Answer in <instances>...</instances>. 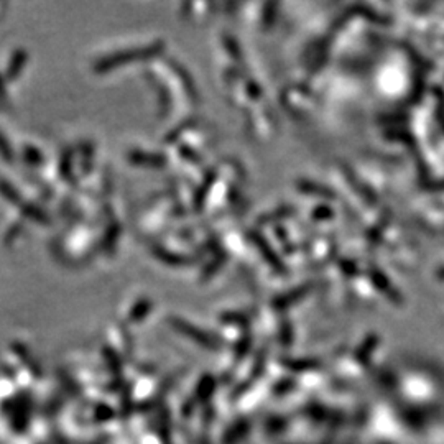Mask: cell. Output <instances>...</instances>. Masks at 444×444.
<instances>
[{
	"instance_id": "4",
	"label": "cell",
	"mask_w": 444,
	"mask_h": 444,
	"mask_svg": "<svg viewBox=\"0 0 444 444\" xmlns=\"http://www.w3.org/2000/svg\"><path fill=\"white\" fill-rule=\"evenodd\" d=\"M250 236H252L250 237L252 242L255 243V247L260 250V254L263 255V259L267 260V263L270 265V267H273L275 270H278V272H285V267L281 265V260L278 259V255L272 250L270 243L265 241V239L260 236V234H257V232H252Z\"/></svg>"
},
{
	"instance_id": "20",
	"label": "cell",
	"mask_w": 444,
	"mask_h": 444,
	"mask_svg": "<svg viewBox=\"0 0 444 444\" xmlns=\"http://www.w3.org/2000/svg\"><path fill=\"white\" fill-rule=\"evenodd\" d=\"M20 232H21V225H20V224L12 225V228L8 229V232H7V236H6V243H14L15 239L20 236Z\"/></svg>"
},
{
	"instance_id": "11",
	"label": "cell",
	"mask_w": 444,
	"mask_h": 444,
	"mask_svg": "<svg viewBox=\"0 0 444 444\" xmlns=\"http://www.w3.org/2000/svg\"><path fill=\"white\" fill-rule=\"evenodd\" d=\"M0 194H2L10 204H15V206H20V204L25 201V199L21 198V194L19 193V189L6 180H0Z\"/></svg>"
},
{
	"instance_id": "8",
	"label": "cell",
	"mask_w": 444,
	"mask_h": 444,
	"mask_svg": "<svg viewBox=\"0 0 444 444\" xmlns=\"http://www.w3.org/2000/svg\"><path fill=\"white\" fill-rule=\"evenodd\" d=\"M19 207H20V212H21V214H24L25 217H27V219L38 222V224H41V225H50V224H51L50 216H48L46 212L43 211L41 207H38L37 204L24 201V203L20 204Z\"/></svg>"
},
{
	"instance_id": "6",
	"label": "cell",
	"mask_w": 444,
	"mask_h": 444,
	"mask_svg": "<svg viewBox=\"0 0 444 444\" xmlns=\"http://www.w3.org/2000/svg\"><path fill=\"white\" fill-rule=\"evenodd\" d=\"M28 61V53L25 50H17L14 55H12L10 61H8V66L6 71V80L7 81H15L17 77L20 76V73L24 71L25 66H27Z\"/></svg>"
},
{
	"instance_id": "14",
	"label": "cell",
	"mask_w": 444,
	"mask_h": 444,
	"mask_svg": "<svg viewBox=\"0 0 444 444\" xmlns=\"http://www.w3.org/2000/svg\"><path fill=\"white\" fill-rule=\"evenodd\" d=\"M73 156L71 151L66 150L63 155H61V162H59V173L64 180L71 183L73 181Z\"/></svg>"
},
{
	"instance_id": "22",
	"label": "cell",
	"mask_w": 444,
	"mask_h": 444,
	"mask_svg": "<svg viewBox=\"0 0 444 444\" xmlns=\"http://www.w3.org/2000/svg\"><path fill=\"white\" fill-rule=\"evenodd\" d=\"M433 189H444V181L438 183V185H436V186H433Z\"/></svg>"
},
{
	"instance_id": "18",
	"label": "cell",
	"mask_w": 444,
	"mask_h": 444,
	"mask_svg": "<svg viewBox=\"0 0 444 444\" xmlns=\"http://www.w3.org/2000/svg\"><path fill=\"white\" fill-rule=\"evenodd\" d=\"M224 45H225V48H228L229 55L232 56L234 59H241L242 58L241 46H239V43L236 41V38L229 37V35H225V37H224Z\"/></svg>"
},
{
	"instance_id": "23",
	"label": "cell",
	"mask_w": 444,
	"mask_h": 444,
	"mask_svg": "<svg viewBox=\"0 0 444 444\" xmlns=\"http://www.w3.org/2000/svg\"><path fill=\"white\" fill-rule=\"evenodd\" d=\"M438 278H439V280H444V268H441L438 272Z\"/></svg>"
},
{
	"instance_id": "5",
	"label": "cell",
	"mask_w": 444,
	"mask_h": 444,
	"mask_svg": "<svg viewBox=\"0 0 444 444\" xmlns=\"http://www.w3.org/2000/svg\"><path fill=\"white\" fill-rule=\"evenodd\" d=\"M154 255L167 265H172V267H183V265H189L191 262L189 257L176 254V252H173L172 249H167V247H162V246L154 247Z\"/></svg>"
},
{
	"instance_id": "3",
	"label": "cell",
	"mask_w": 444,
	"mask_h": 444,
	"mask_svg": "<svg viewBox=\"0 0 444 444\" xmlns=\"http://www.w3.org/2000/svg\"><path fill=\"white\" fill-rule=\"evenodd\" d=\"M370 280H372L373 285H376L377 288L387 296V298L391 299V302L395 303L402 302V296H400L398 291L395 290V286L391 285V281L380 272V270L370 268Z\"/></svg>"
},
{
	"instance_id": "16",
	"label": "cell",
	"mask_w": 444,
	"mask_h": 444,
	"mask_svg": "<svg viewBox=\"0 0 444 444\" xmlns=\"http://www.w3.org/2000/svg\"><path fill=\"white\" fill-rule=\"evenodd\" d=\"M0 156H2L7 163L14 162V156H15L14 148H12L10 142L7 140V137L2 132H0Z\"/></svg>"
},
{
	"instance_id": "21",
	"label": "cell",
	"mask_w": 444,
	"mask_h": 444,
	"mask_svg": "<svg viewBox=\"0 0 444 444\" xmlns=\"http://www.w3.org/2000/svg\"><path fill=\"white\" fill-rule=\"evenodd\" d=\"M313 217H315V219H317V221L329 219V217H333V211H331L329 207H317V212H315Z\"/></svg>"
},
{
	"instance_id": "12",
	"label": "cell",
	"mask_w": 444,
	"mask_h": 444,
	"mask_svg": "<svg viewBox=\"0 0 444 444\" xmlns=\"http://www.w3.org/2000/svg\"><path fill=\"white\" fill-rule=\"evenodd\" d=\"M225 260H228V255H225L224 252H217V255L214 257V259H212L211 262L204 267L203 273H201L203 280H209V278H211L212 275H216V273L222 268V265L225 263Z\"/></svg>"
},
{
	"instance_id": "9",
	"label": "cell",
	"mask_w": 444,
	"mask_h": 444,
	"mask_svg": "<svg viewBox=\"0 0 444 444\" xmlns=\"http://www.w3.org/2000/svg\"><path fill=\"white\" fill-rule=\"evenodd\" d=\"M298 189L303 191L306 194H315V196H321V198L326 199H334V193L326 186L317 185V183L313 181H299L298 183Z\"/></svg>"
},
{
	"instance_id": "15",
	"label": "cell",
	"mask_w": 444,
	"mask_h": 444,
	"mask_svg": "<svg viewBox=\"0 0 444 444\" xmlns=\"http://www.w3.org/2000/svg\"><path fill=\"white\" fill-rule=\"evenodd\" d=\"M293 211H295L293 207H281V209H278L277 212H270V214L259 217V222H262V224H272V222L286 219V217L293 216Z\"/></svg>"
},
{
	"instance_id": "17",
	"label": "cell",
	"mask_w": 444,
	"mask_h": 444,
	"mask_svg": "<svg viewBox=\"0 0 444 444\" xmlns=\"http://www.w3.org/2000/svg\"><path fill=\"white\" fill-rule=\"evenodd\" d=\"M24 154H25V160H27V162L30 165H37V167H40V165L43 163V155H41V151L40 150H37V148H33V147H25V150H24Z\"/></svg>"
},
{
	"instance_id": "10",
	"label": "cell",
	"mask_w": 444,
	"mask_h": 444,
	"mask_svg": "<svg viewBox=\"0 0 444 444\" xmlns=\"http://www.w3.org/2000/svg\"><path fill=\"white\" fill-rule=\"evenodd\" d=\"M119 236H120V225L119 222H112L111 225H109L106 234H104L102 237V250L107 252V254H111L112 250H114L117 241H119Z\"/></svg>"
},
{
	"instance_id": "7",
	"label": "cell",
	"mask_w": 444,
	"mask_h": 444,
	"mask_svg": "<svg viewBox=\"0 0 444 444\" xmlns=\"http://www.w3.org/2000/svg\"><path fill=\"white\" fill-rule=\"evenodd\" d=\"M308 293H310V285H304V286H299V288H295L293 291H288V293H283L280 296H277L272 303L277 310H285V308H288L293 303L299 302V299L304 298V296H306Z\"/></svg>"
},
{
	"instance_id": "13",
	"label": "cell",
	"mask_w": 444,
	"mask_h": 444,
	"mask_svg": "<svg viewBox=\"0 0 444 444\" xmlns=\"http://www.w3.org/2000/svg\"><path fill=\"white\" fill-rule=\"evenodd\" d=\"M151 310V302L150 299L143 298V299H138L137 303H135V306L132 308V311H130V316L129 320L133 321V323H137V321H142L143 317H145L148 313Z\"/></svg>"
},
{
	"instance_id": "2",
	"label": "cell",
	"mask_w": 444,
	"mask_h": 444,
	"mask_svg": "<svg viewBox=\"0 0 444 444\" xmlns=\"http://www.w3.org/2000/svg\"><path fill=\"white\" fill-rule=\"evenodd\" d=\"M127 160L130 163L138 165L145 168H163L167 167V158L162 154H154V151L145 150H130L127 154Z\"/></svg>"
},
{
	"instance_id": "1",
	"label": "cell",
	"mask_w": 444,
	"mask_h": 444,
	"mask_svg": "<svg viewBox=\"0 0 444 444\" xmlns=\"http://www.w3.org/2000/svg\"><path fill=\"white\" fill-rule=\"evenodd\" d=\"M165 43L163 41H155L150 43L147 46H135L130 48V50H124L120 53L104 56V58L98 59L94 64L95 73H109L112 69L122 68L124 64L133 63V61H143V59H151L160 53H163Z\"/></svg>"
},
{
	"instance_id": "19",
	"label": "cell",
	"mask_w": 444,
	"mask_h": 444,
	"mask_svg": "<svg viewBox=\"0 0 444 444\" xmlns=\"http://www.w3.org/2000/svg\"><path fill=\"white\" fill-rule=\"evenodd\" d=\"M8 94H7V89H6V81H3L2 74H0V111H6L8 109Z\"/></svg>"
}]
</instances>
